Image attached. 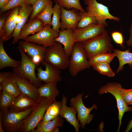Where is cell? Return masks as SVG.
I'll use <instances>...</instances> for the list:
<instances>
[{
	"mask_svg": "<svg viewBox=\"0 0 132 132\" xmlns=\"http://www.w3.org/2000/svg\"><path fill=\"white\" fill-rule=\"evenodd\" d=\"M83 93H79L75 97L72 98L69 101L71 106L75 108L77 111V120L80 122L82 129L93 120L94 115L90 113L91 111L93 109L96 110L98 108L96 104H93L90 108L86 107L83 102Z\"/></svg>",
	"mask_w": 132,
	"mask_h": 132,
	"instance_id": "8",
	"label": "cell"
},
{
	"mask_svg": "<svg viewBox=\"0 0 132 132\" xmlns=\"http://www.w3.org/2000/svg\"><path fill=\"white\" fill-rule=\"evenodd\" d=\"M4 42L0 40V69L7 67H11L13 68H18L20 65L21 60L13 59L8 55L4 47Z\"/></svg>",
	"mask_w": 132,
	"mask_h": 132,
	"instance_id": "25",
	"label": "cell"
},
{
	"mask_svg": "<svg viewBox=\"0 0 132 132\" xmlns=\"http://www.w3.org/2000/svg\"><path fill=\"white\" fill-rule=\"evenodd\" d=\"M33 107L22 112H15L8 110L3 113L2 124L4 132H23L22 121L30 114Z\"/></svg>",
	"mask_w": 132,
	"mask_h": 132,
	"instance_id": "5",
	"label": "cell"
},
{
	"mask_svg": "<svg viewBox=\"0 0 132 132\" xmlns=\"http://www.w3.org/2000/svg\"><path fill=\"white\" fill-rule=\"evenodd\" d=\"M132 128V117L129 122L125 131V132H128Z\"/></svg>",
	"mask_w": 132,
	"mask_h": 132,
	"instance_id": "42",
	"label": "cell"
},
{
	"mask_svg": "<svg viewBox=\"0 0 132 132\" xmlns=\"http://www.w3.org/2000/svg\"><path fill=\"white\" fill-rule=\"evenodd\" d=\"M54 102L51 99L40 97L33 106L30 114L22 121L23 132H33L43 118L47 107Z\"/></svg>",
	"mask_w": 132,
	"mask_h": 132,
	"instance_id": "2",
	"label": "cell"
},
{
	"mask_svg": "<svg viewBox=\"0 0 132 132\" xmlns=\"http://www.w3.org/2000/svg\"><path fill=\"white\" fill-rule=\"evenodd\" d=\"M53 3L48 4L43 11L35 18L41 20L44 26L47 24L52 26L51 17L53 13Z\"/></svg>",
	"mask_w": 132,
	"mask_h": 132,
	"instance_id": "30",
	"label": "cell"
},
{
	"mask_svg": "<svg viewBox=\"0 0 132 132\" xmlns=\"http://www.w3.org/2000/svg\"><path fill=\"white\" fill-rule=\"evenodd\" d=\"M57 82L46 83L38 88L40 97L51 99L54 101L60 92L57 87Z\"/></svg>",
	"mask_w": 132,
	"mask_h": 132,
	"instance_id": "22",
	"label": "cell"
},
{
	"mask_svg": "<svg viewBox=\"0 0 132 132\" xmlns=\"http://www.w3.org/2000/svg\"><path fill=\"white\" fill-rule=\"evenodd\" d=\"M61 102V106L59 116L72 125L76 132H78L81 125L76 117L77 112L76 109L73 107L67 106V98L64 94Z\"/></svg>",
	"mask_w": 132,
	"mask_h": 132,
	"instance_id": "16",
	"label": "cell"
},
{
	"mask_svg": "<svg viewBox=\"0 0 132 132\" xmlns=\"http://www.w3.org/2000/svg\"><path fill=\"white\" fill-rule=\"evenodd\" d=\"M18 48L21 56V62L18 68H13V73L27 79L37 88H39L43 84L36 76L35 71L36 65L20 45Z\"/></svg>",
	"mask_w": 132,
	"mask_h": 132,
	"instance_id": "3",
	"label": "cell"
},
{
	"mask_svg": "<svg viewBox=\"0 0 132 132\" xmlns=\"http://www.w3.org/2000/svg\"><path fill=\"white\" fill-rule=\"evenodd\" d=\"M66 53L63 45L56 42L53 45L47 47L44 62L60 70L68 68L70 58Z\"/></svg>",
	"mask_w": 132,
	"mask_h": 132,
	"instance_id": "4",
	"label": "cell"
},
{
	"mask_svg": "<svg viewBox=\"0 0 132 132\" xmlns=\"http://www.w3.org/2000/svg\"><path fill=\"white\" fill-rule=\"evenodd\" d=\"M121 85L117 82H110L102 86L99 88V95L104 93H110L115 97L116 101L118 111V119L119 124L117 132H119L121 124V120L124 113L125 112L132 110V107H129L124 102L121 94L120 88Z\"/></svg>",
	"mask_w": 132,
	"mask_h": 132,
	"instance_id": "7",
	"label": "cell"
},
{
	"mask_svg": "<svg viewBox=\"0 0 132 132\" xmlns=\"http://www.w3.org/2000/svg\"><path fill=\"white\" fill-rule=\"evenodd\" d=\"M37 0H26L25 3L26 4L33 5Z\"/></svg>",
	"mask_w": 132,
	"mask_h": 132,
	"instance_id": "45",
	"label": "cell"
},
{
	"mask_svg": "<svg viewBox=\"0 0 132 132\" xmlns=\"http://www.w3.org/2000/svg\"><path fill=\"white\" fill-rule=\"evenodd\" d=\"M80 19L78 23L77 28H84L93 24H97L98 21L95 17L90 13L84 11H79Z\"/></svg>",
	"mask_w": 132,
	"mask_h": 132,
	"instance_id": "28",
	"label": "cell"
},
{
	"mask_svg": "<svg viewBox=\"0 0 132 132\" xmlns=\"http://www.w3.org/2000/svg\"><path fill=\"white\" fill-rule=\"evenodd\" d=\"M32 11V8L31 5L25 4L22 6H20L19 12L22 16V20L20 23L17 24L13 33L12 35V37L13 38L12 44H15L19 40L20 32L26 23L29 17L31 14Z\"/></svg>",
	"mask_w": 132,
	"mask_h": 132,
	"instance_id": "20",
	"label": "cell"
},
{
	"mask_svg": "<svg viewBox=\"0 0 132 132\" xmlns=\"http://www.w3.org/2000/svg\"><path fill=\"white\" fill-rule=\"evenodd\" d=\"M61 8L60 30L71 29L74 30L76 29L80 19L79 11L74 8L67 10L62 7H61Z\"/></svg>",
	"mask_w": 132,
	"mask_h": 132,
	"instance_id": "13",
	"label": "cell"
},
{
	"mask_svg": "<svg viewBox=\"0 0 132 132\" xmlns=\"http://www.w3.org/2000/svg\"><path fill=\"white\" fill-rule=\"evenodd\" d=\"M12 73L10 72H0V85L4 81L9 77L12 75Z\"/></svg>",
	"mask_w": 132,
	"mask_h": 132,
	"instance_id": "39",
	"label": "cell"
},
{
	"mask_svg": "<svg viewBox=\"0 0 132 132\" xmlns=\"http://www.w3.org/2000/svg\"><path fill=\"white\" fill-rule=\"evenodd\" d=\"M1 85H2L3 88L2 91L15 97H17L21 93L13 73Z\"/></svg>",
	"mask_w": 132,
	"mask_h": 132,
	"instance_id": "27",
	"label": "cell"
},
{
	"mask_svg": "<svg viewBox=\"0 0 132 132\" xmlns=\"http://www.w3.org/2000/svg\"><path fill=\"white\" fill-rule=\"evenodd\" d=\"M10 12H8L5 14L0 17V31L3 28L5 22L6 18Z\"/></svg>",
	"mask_w": 132,
	"mask_h": 132,
	"instance_id": "40",
	"label": "cell"
},
{
	"mask_svg": "<svg viewBox=\"0 0 132 132\" xmlns=\"http://www.w3.org/2000/svg\"><path fill=\"white\" fill-rule=\"evenodd\" d=\"M80 0H54L55 3L58 4L61 7L69 10L72 8L76 9L81 11H85L80 2Z\"/></svg>",
	"mask_w": 132,
	"mask_h": 132,
	"instance_id": "33",
	"label": "cell"
},
{
	"mask_svg": "<svg viewBox=\"0 0 132 132\" xmlns=\"http://www.w3.org/2000/svg\"><path fill=\"white\" fill-rule=\"evenodd\" d=\"M86 6L87 12L91 14L96 18L98 23L107 26V19L119 21L120 18L112 15L110 13L108 7L98 2L96 0H83Z\"/></svg>",
	"mask_w": 132,
	"mask_h": 132,
	"instance_id": "9",
	"label": "cell"
},
{
	"mask_svg": "<svg viewBox=\"0 0 132 132\" xmlns=\"http://www.w3.org/2000/svg\"><path fill=\"white\" fill-rule=\"evenodd\" d=\"M70 57L68 68L73 77H76L79 72L91 66L81 43H75Z\"/></svg>",
	"mask_w": 132,
	"mask_h": 132,
	"instance_id": "6",
	"label": "cell"
},
{
	"mask_svg": "<svg viewBox=\"0 0 132 132\" xmlns=\"http://www.w3.org/2000/svg\"><path fill=\"white\" fill-rule=\"evenodd\" d=\"M36 101L21 93L9 108L13 111L22 112L32 107Z\"/></svg>",
	"mask_w": 132,
	"mask_h": 132,
	"instance_id": "19",
	"label": "cell"
},
{
	"mask_svg": "<svg viewBox=\"0 0 132 132\" xmlns=\"http://www.w3.org/2000/svg\"><path fill=\"white\" fill-rule=\"evenodd\" d=\"M121 94L122 98L125 103L128 105L132 102V88L129 89H125L120 88Z\"/></svg>",
	"mask_w": 132,
	"mask_h": 132,
	"instance_id": "37",
	"label": "cell"
},
{
	"mask_svg": "<svg viewBox=\"0 0 132 132\" xmlns=\"http://www.w3.org/2000/svg\"><path fill=\"white\" fill-rule=\"evenodd\" d=\"M26 0H11L5 6L0 8L1 12H5L17 6H22L25 4Z\"/></svg>",
	"mask_w": 132,
	"mask_h": 132,
	"instance_id": "36",
	"label": "cell"
},
{
	"mask_svg": "<svg viewBox=\"0 0 132 132\" xmlns=\"http://www.w3.org/2000/svg\"><path fill=\"white\" fill-rule=\"evenodd\" d=\"M3 112L0 110V132H5L2 127V118Z\"/></svg>",
	"mask_w": 132,
	"mask_h": 132,
	"instance_id": "43",
	"label": "cell"
},
{
	"mask_svg": "<svg viewBox=\"0 0 132 132\" xmlns=\"http://www.w3.org/2000/svg\"><path fill=\"white\" fill-rule=\"evenodd\" d=\"M13 73L21 93L31 98L37 100L40 97L38 88L27 79Z\"/></svg>",
	"mask_w": 132,
	"mask_h": 132,
	"instance_id": "17",
	"label": "cell"
},
{
	"mask_svg": "<svg viewBox=\"0 0 132 132\" xmlns=\"http://www.w3.org/2000/svg\"><path fill=\"white\" fill-rule=\"evenodd\" d=\"M130 104L132 105V102Z\"/></svg>",
	"mask_w": 132,
	"mask_h": 132,
	"instance_id": "46",
	"label": "cell"
},
{
	"mask_svg": "<svg viewBox=\"0 0 132 132\" xmlns=\"http://www.w3.org/2000/svg\"><path fill=\"white\" fill-rule=\"evenodd\" d=\"M92 66L93 68L100 74L110 77H114L115 73L111 68L110 64L105 62L96 63Z\"/></svg>",
	"mask_w": 132,
	"mask_h": 132,
	"instance_id": "34",
	"label": "cell"
},
{
	"mask_svg": "<svg viewBox=\"0 0 132 132\" xmlns=\"http://www.w3.org/2000/svg\"><path fill=\"white\" fill-rule=\"evenodd\" d=\"M81 43L88 59L100 54L112 52L114 49L107 32Z\"/></svg>",
	"mask_w": 132,
	"mask_h": 132,
	"instance_id": "1",
	"label": "cell"
},
{
	"mask_svg": "<svg viewBox=\"0 0 132 132\" xmlns=\"http://www.w3.org/2000/svg\"><path fill=\"white\" fill-rule=\"evenodd\" d=\"M20 45L25 53L30 57L36 67L44 62L47 47L42 45L21 40L18 42Z\"/></svg>",
	"mask_w": 132,
	"mask_h": 132,
	"instance_id": "12",
	"label": "cell"
},
{
	"mask_svg": "<svg viewBox=\"0 0 132 132\" xmlns=\"http://www.w3.org/2000/svg\"><path fill=\"white\" fill-rule=\"evenodd\" d=\"M61 106V102L56 101L52 103L47 107L43 118L39 122L51 121L59 116Z\"/></svg>",
	"mask_w": 132,
	"mask_h": 132,
	"instance_id": "26",
	"label": "cell"
},
{
	"mask_svg": "<svg viewBox=\"0 0 132 132\" xmlns=\"http://www.w3.org/2000/svg\"><path fill=\"white\" fill-rule=\"evenodd\" d=\"M51 26L47 24L36 33L28 36L24 40L47 47L54 45L55 43V39L58 36L59 33L53 30Z\"/></svg>",
	"mask_w": 132,
	"mask_h": 132,
	"instance_id": "10",
	"label": "cell"
},
{
	"mask_svg": "<svg viewBox=\"0 0 132 132\" xmlns=\"http://www.w3.org/2000/svg\"><path fill=\"white\" fill-rule=\"evenodd\" d=\"M55 41L62 44L66 53L70 56L76 43L73 30L71 29L60 30L59 36L55 38Z\"/></svg>",
	"mask_w": 132,
	"mask_h": 132,
	"instance_id": "18",
	"label": "cell"
},
{
	"mask_svg": "<svg viewBox=\"0 0 132 132\" xmlns=\"http://www.w3.org/2000/svg\"><path fill=\"white\" fill-rule=\"evenodd\" d=\"M61 13V7L57 3H55L53 7V16L52 19V29L59 33L60 28V22Z\"/></svg>",
	"mask_w": 132,
	"mask_h": 132,
	"instance_id": "35",
	"label": "cell"
},
{
	"mask_svg": "<svg viewBox=\"0 0 132 132\" xmlns=\"http://www.w3.org/2000/svg\"><path fill=\"white\" fill-rule=\"evenodd\" d=\"M43 64L45 66V70L40 67L36 69L37 71V76L40 81L45 83L61 82L62 78L60 70L44 62Z\"/></svg>",
	"mask_w": 132,
	"mask_h": 132,
	"instance_id": "14",
	"label": "cell"
},
{
	"mask_svg": "<svg viewBox=\"0 0 132 132\" xmlns=\"http://www.w3.org/2000/svg\"><path fill=\"white\" fill-rule=\"evenodd\" d=\"M64 122V120L59 115L51 121L39 122L33 132H53L56 127H62Z\"/></svg>",
	"mask_w": 132,
	"mask_h": 132,
	"instance_id": "23",
	"label": "cell"
},
{
	"mask_svg": "<svg viewBox=\"0 0 132 132\" xmlns=\"http://www.w3.org/2000/svg\"><path fill=\"white\" fill-rule=\"evenodd\" d=\"M115 55L112 52H107L96 55L88 59L90 65L98 62H105L110 64L115 57Z\"/></svg>",
	"mask_w": 132,
	"mask_h": 132,
	"instance_id": "29",
	"label": "cell"
},
{
	"mask_svg": "<svg viewBox=\"0 0 132 132\" xmlns=\"http://www.w3.org/2000/svg\"><path fill=\"white\" fill-rule=\"evenodd\" d=\"M16 97L3 91H0V109L3 113L6 112L8 108L15 100Z\"/></svg>",
	"mask_w": 132,
	"mask_h": 132,
	"instance_id": "31",
	"label": "cell"
},
{
	"mask_svg": "<svg viewBox=\"0 0 132 132\" xmlns=\"http://www.w3.org/2000/svg\"><path fill=\"white\" fill-rule=\"evenodd\" d=\"M20 6L12 9L9 14L4 26L0 31V40L5 41L12 37L17 24L18 15Z\"/></svg>",
	"mask_w": 132,
	"mask_h": 132,
	"instance_id": "15",
	"label": "cell"
},
{
	"mask_svg": "<svg viewBox=\"0 0 132 132\" xmlns=\"http://www.w3.org/2000/svg\"><path fill=\"white\" fill-rule=\"evenodd\" d=\"M130 35L128 39L126 42L127 45L128 46H132V21L129 30Z\"/></svg>",
	"mask_w": 132,
	"mask_h": 132,
	"instance_id": "41",
	"label": "cell"
},
{
	"mask_svg": "<svg viewBox=\"0 0 132 132\" xmlns=\"http://www.w3.org/2000/svg\"><path fill=\"white\" fill-rule=\"evenodd\" d=\"M111 35L113 40L116 43L123 48L124 47L123 45V37L121 32L118 31H113L111 33Z\"/></svg>",
	"mask_w": 132,
	"mask_h": 132,
	"instance_id": "38",
	"label": "cell"
},
{
	"mask_svg": "<svg viewBox=\"0 0 132 132\" xmlns=\"http://www.w3.org/2000/svg\"><path fill=\"white\" fill-rule=\"evenodd\" d=\"M105 26L98 23L93 24L73 30L75 42L82 43L107 31Z\"/></svg>",
	"mask_w": 132,
	"mask_h": 132,
	"instance_id": "11",
	"label": "cell"
},
{
	"mask_svg": "<svg viewBox=\"0 0 132 132\" xmlns=\"http://www.w3.org/2000/svg\"><path fill=\"white\" fill-rule=\"evenodd\" d=\"M44 26L43 22L35 18L26 23L21 29L20 33L19 40L24 39L29 35L40 31Z\"/></svg>",
	"mask_w": 132,
	"mask_h": 132,
	"instance_id": "21",
	"label": "cell"
},
{
	"mask_svg": "<svg viewBox=\"0 0 132 132\" xmlns=\"http://www.w3.org/2000/svg\"><path fill=\"white\" fill-rule=\"evenodd\" d=\"M113 53L118 58L119 65L116 71L118 73L122 71L124 65L128 64L132 69V53L130 52L129 49L125 51H122L117 49H114Z\"/></svg>",
	"mask_w": 132,
	"mask_h": 132,
	"instance_id": "24",
	"label": "cell"
},
{
	"mask_svg": "<svg viewBox=\"0 0 132 132\" xmlns=\"http://www.w3.org/2000/svg\"><path fill=\"white\" fill-rule=\"evenodd\" d=\"M11 0H0V8H1L7 4Z\"/></svg>",
	"mask_w": 132,
	"mask_h": 132,
	"instance_id": "44",
	"label": "cell"
},
{
	"mask_svg": "<svg viewBox=\"0 0 132 132\" xmlns=\"http://www.w3.org/2000/svg\"><path fill=\"white\" fill-rule=\"evenodd\" d=\"M53 3L51 0H37L32 6V11L29 20L35 18L43 11L48 4Z\"/></svg>",
	"mask_w": 132,
	"mask_h": 132,
	"instance_id": "32",
	"label": "cell"
}]
</instances>
